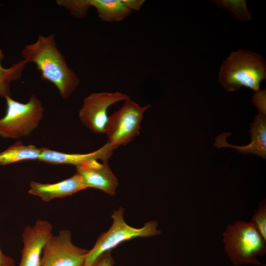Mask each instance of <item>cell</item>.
Wrapping results in <instances>:
<instances>
[{
    "mask_svg": "<svg viewBox=\"0 0 266 266\" xmlns=\"http://www.w3.org/2000/svg\"><path fill=\"white\" fill-rule=\"evenodd\" d=\"M21 54L27 63L35 64L41 78L53 84L63 99L68 98L78 87L79 79L58 49L54 34L39 35L35 42L26 45Z\"/></svg>",
    "mask_w": 266,
    "mask_h": 266,
    "instance_id": "6da1fadb",
    "label": "cell"
},
{
    "mask_svg": "<svg viewBox=\"0 0 266 266\" xmlns=\"http://www.w3.org/2000/svg\"><path fill=\"white\" fill-rule=\"evenodd\" d=\"M266 77L264 58L257 53L240 49L232 52L222 65L219 82L228 91L244 86L257 92L260 90V83Z\"/></svg>",
    "mask_w": 266,
    "mask_h": 266,
    "instance_id": "7a4b0ae2",
    "label": "cell"
},
{
    "mask_svg": "<svg viewBox=\"0 0 266 266\" xmlns=\"http://www.w3.org/2000/svg\"><path fill=\"white\" fill-rule=\"evenodd\" d=\"M223 235L225 251L234 265H263L257 257L266 253V241L253 222L228 225Z\"/></svg>",
    "mask_w": 266,
    "mask_h": 266,
    "instance_id": "3957f363",
    "label": "cell"
},
{
    "mask_svg": "<svg viewBox=\"0 0 266 266\" xmlns=\"http://www.w3.org/2000/svg\"><path fill=\"white\" fill-rule=\"evenodd\" d=\"M123 213L124 209L122 207L118 210H114L111 226L98 237L93 247L88 250L84 266H94L102 254L124 241L138 237L153 236L161 233V231L157 229L156 221L148 222L142 227L135 228L125 222Z\"/></svg>",
    "mask_w": 266,
    "mask_h": 266,
    "instance_id": "277c9868",
    "label": "cell"
},
{
    "mask_svg": "<svg viewBox=\"0 0 266 266\" xmlns=\"http://www.w3.org/2000/svg\"><path fill=\"white\" fill-rule=\"evenodd\" d=\"M6 111L0 119V136L16 139L29 135L38 126L44 108L41 101L34 95L27 103L5 97Z\"/></svg>",
    "mask_w": 266,
    "mask_h": 266,
    "instance_id": "5b68a950",
    "label": "cell"
},
{
    "mask_svg": "<svg viewBox=\"0 0 266 266\" xmlns=\"http://www.w3.org/2000/svg\"><path fill=\"white\" fill-rule=\"evenodd\" d=\"M150 106H141L129 98L108 117L104 134L112 150L127 145L139 134L144 113Z\"/></svg>",
    "mask_w": 266,
    "mask_h": 266,
    "instance_id": "8992f818",
    "label": "cell"
},
{
    "mask_svg": "<svg viewBox=\"0 0 266 266\" xmlns=\"http://www.w3.org/2000/svg\"><path fill=\"white\" fill-rule=\"evenodd\" d=\"M88 250L74 245L71 233L60 231L45 244L41 257L40 266H84Z\"/></svg>",
    "mask_w": 266,
    "mask_h": 266,
    "instance_id": "52a82bcc",
    "label": "cell"
},
{
    "mask_svg": "<svg viewBox=\"0 0 266 266\" xmlns=\"http://www.w3.org/2000/svg\"><path fill=\"white\" fill-rule=\"evenodd\" d=\"M129 98L127 94L119 92L93 93L84 99L79 111V118L83 124L93 133L104 134L108 119V108Z\"/></svg>",
    "mask_w": 266,
    "mask_h": 266,
    "instance_id": "ba28073f",
    "label": "cell"
},
{
    "mask_svg": "<svg viewBox=\"0 0 266 266\" xmlns=\"http://www.w3.org/2000/svg\"><path fill=\"white\" fill-rule=\"evenodd\" d=\"M52 229L49 222L41 219L25 228L22 234L23 247L18 266H40L43 248L53 235Z\"/></svg>",
    "mask_w": 266,
    "mask_h": 266,
    "instance_id": "9c48e42d",
    "label": "cell"
},
{
    "mask_svg": "<svg viewBox=\"0 0 266 266\" xmlns=\"http://www.w3.org/2000/svg\"><path fill=\"white\" fill-rule=\"evenodd\" d=\"M87 188H94L113 196L118 185V179L112 171L107 160L102 163L93 160L75 166Z\"/></svg>",
    "mask_w": 266,
    "mask_h": 266,
    "instance_id": "30bf717a",
    "label": "cell"
},
{
    "mask_svg": "<svg viewBox=\"0 0 266 266\" xmlns=\"http://www.w3.org/2000/svg\"><path fill=\"white\" fill-rule=\"evenodd\" d=\"M88 188L81 176L76 173L70 177L55 183L32 181L29 193L49 201L56 198H65Z\"/></svg>",
    "mask_w": 266,
    "mask_h": 266,
    "instance_id": "8fae6325",
    "label": "cell"
},
{
    "mask_svg": "<svg viewBox=\"0 0 266 266\" xmlns=\"http://www.w3.org/2000/svg\"><path fill=\"white\" fill-rule=\"evenodd\" d=\"M250 131L251 141L248 145L235 146L227 142L226 137L230 134L224 133L215 138L214 145L221 147H233L238 152L244 154H255L264 159L266 156V115H256Z\"/></svg>",
    "mask_w": 266,
    "mask_h": 266,
    "instance_id": "7c38bea8",
    "label": "cell"
},
{
    "mask_svg": "<svg viewBox=\"0 0 266 266\" xmlns=\"http://www.w3.org/2000/svg\"><path fill=\"white\" fill-rule=\"evenodd\" d=\"M41 148L38 161L53 165H72L75 166L93 160H108L113 152L107 142L98 150L86 154L66 153L45 147Z\"/></svg>",
    "mask_w": 266,
    "mask_h": 266,
    "instance_id": "4fadbf2b",
    "label": "cell"
},
{
    "mask_svg": "<svg viewBox=\"0 0 266 266\" xmlns=\"http://www.w3.org/2000/svg\"><path fill=\"white\" fill-rule=\"evenodd\" d=\"M89 2L90 6L96 8L99 18L104 22L123 20L132 13L122 0H89Z\"/></svg>",
    "mask_w": 266,
    "mask_h": 266,
    "instance_id": "5bb4252c",
    "label": "cell"
},
{
    "mask_svg": "<svg viewBox=\"0 0 266 266\" xmlns=\"http://www.w3.org/2000/svg\"><path fill=\"white\" fill-rule=\"evenodd\" d=\"M41 151V148H37L33 144L24 145L18 141L0 152V165H7L23 161L39 160Z\"/></svg>",
    "mask_w": 266,
    "mask_h": 266,
    "instance_id": "9a60e30c",
    "label": "cell"
},
{
    "mask_svg": "<svg viewBox=\"0 0 266 266\" xmlns=\"http://www.w3.org/2000/svg\"><path fill=\"white\" fill-rule=\"evenodd\" d=\"M4 58L2 50L0 49V97H11L10 85L11 82L19 79L27 64L22 60L13 64L9 68H3L1 62Z\"/></svg>",
    "mask_w": 266,
    "mask_h": 266,
    "instance_id": "2e32d148",
    "label": "cell"
},
{
    "mask_svg": "<svg viewBox=\"0 0 266 266\" xmlns=\"http://www.w3.org/2000/svg\"><path fill=\"white\" fill-rule=\"evenodd\" d=\"M219 7L229 10L237 19L247 21L252 19L245 0H221L213 1Z\"/></svg>",
    "mask_w": 266,
    "mask_h": 266,
    "instance_id": "e0dca14e",
    "label": "cell"
},
{
    "mask_svg": "<svg viewBox=\"0 0 266 266\" xmlns=\"http://www.w3.org/2000/svg\"><path fill=\"white\" fill-rule=\"evenodd\" d=\"M56 3L67 9L76 18L85 17L90 7L89 0H58Z\"/></svg>",
    "mask_w": 266,
    "mask_h": 266,
    "instance_id": "ac0fdd59",
    "label": "cell"
},
{
    "mask_svg": "<svg viewBox=\"0 0 266 266\" xmlns=\"http://www.w3.org/2000/svg\"><path fill=\"white\" fill-rule=\"evenodd\" d=\"M253 222L257 227L260 234L266 241V203L265 200L262 201L257 210L252 217Z\"/></svg>",
    "mask_w": 266,
    "mask_h": 266,
    "instance_id": "d6986e66",
    "label": "cell"
},
{
    "mask_svg": "<svg viewBox=\"0 0 266 266\" xmlns=\"http://www.w3.org/2000/svg\"><path fill=\"white\" fill-rule=\"evenodd\" d=\"M266 90L257 92L253 96L252 102L258 108L259 113L266 115Z\"/></svg>",
    "mask_w": 266,
    "mask_h": 266,
    "instance_id": "ffe728a7",
    "label": "cell"
},
{
    "mask_svg": "<svg viewBox=\"0 0 266 266\" xmlns=\"http://www.w3.org/2000/svg\"><path fill=\"white\" fill-rule=\"evenodd\" d=\"M113 259L110 251H108L98 259L94 266H113Z\"/></svg>",
    "mask_w": 266,
    "mask_h": 266,
    "instance_id": "44dd1931",
    "label": "cell"
},
{
    "mask_svg": "<svg viewBox=\"0 0 266 266\" xmlns=\"http://www.w3.org/2000/svg\"><path fill=\"white\" fill-rule=\"evenodd\" d=\"M122 1L132 11L139 10L145 2L144 0H122Z\"/></svg>",
    "mask_w": 266,
    "mask_h": 266,
    "instance_id": "7402d4cb",
    "label": "cell"
},
{
    "mask_svg": "<svg viewBox=\"0 0 266 266\" xmlns=\"http://www.w3.org/2000/svg\"><path fill=\"white\" fill-rule=\"evenodd\" d=\"M14 260L11 257L5 255L0 248V264H5Z\"/></svg>",
    "mask_w": 266,
    "mask_h": 266,
    "instance_id": "603a6c76",
    "label": "cell"
},
{
    "mask_svg": "<svg viewBox=\"0 0 266 266\" xmlns=\"http://www.w3.org/2000/svg\"><path fill=\"white\" fill-rule=\"evenodd\" d=\"M0 266H15L14 260L5 264H0Z\"/></svg>",
    "mask_w": 266,
    "mask_h": 266,
    "instance_id": "cb8c5ba5",
    "label": "cell"
}]
</instances>
